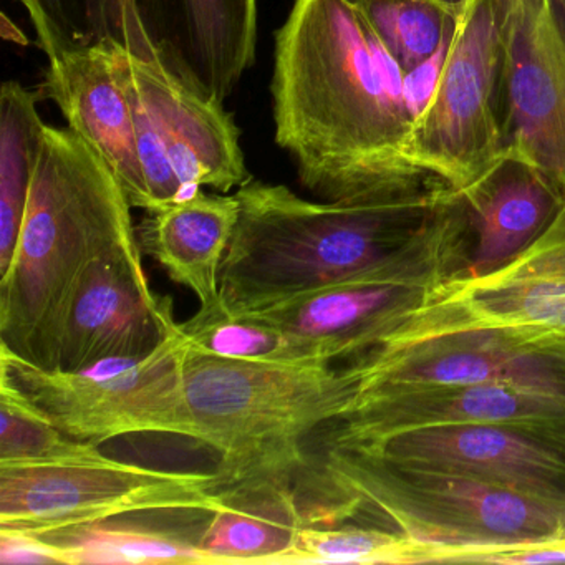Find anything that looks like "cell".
Returning <instances> with one entry per match:
<instances>
[{
    "mask_svg": "<svg viewBox=\"0 0 565 565\" xmlns=\"http://www.w3.org/2000/svg\"><path fill=\"white\" fill-rule=\"evenodd\" d=\"M539 327L565 335V201L547 230L486 276H455L383 343L459 326Z\"/></svg>",
    "mask_w": 565,
    "mask_h": 565,
    "instance_id": "cell-13",
    "label": "cell"
},
{
    "mask_svg": "<svg viewBox=\"0 0 565 565\" xmlns=\"http://www.w3.org/2000/svg\"><path fill=\"white\" fill-rule=\"evenodd\" d=\"M107 458L95 443L62 431L0 376V465H68Z\"/></svg>",
    "mask_w": 565,
    "mask_h": 565,
    "instance_id": "cell-26",
    "label": "cell"
},
{
    "mask_svg": "<svg viewBox=\"0 0 565 565\" xmlns=\"http://www.w3.org/2000/svg\"><path fill=\"white\" fill-rule=\"evenodd\" d=\"M188 342L178 330L147 355L107 359L84 370H47L2 349L0 376L42 415L81 441L143 433L194 438L184 403Z\"/></svg>",
    "mask_w": 565,
    "mask_h": 565,
    "instance_id": "cell-6",
    "label": "cell"
},
{
    "mask_svg": "<svg viewBox=\"0 0 565 565\" xmlns=\"http://www.w3.org/2000/svg\"><path fill=\"white\" fill-rule=\"evenodd\" d=\"M180 327L190 347L221 359L274 365L335 363L320 343L256 317L233 316L224 306L200 309L196 316L180 323Z\"/></svg>",
    "mask_w": 565,
    "mask_h": 565,
    "instance_id": "cell-22",
    "label": "cell"
},
{
    "mask_svg": "<svg viewBox=\"0 0 565 565\" xmlns=\"http://www.w3.org/2000/svg\"><path fill=\"white\" fill-rule=\"evenodd\" d=\"M64 545L71 565H213L193 542L178 532L110 521L45 532Z\"/></svg>",
    "mask_w": 565,
    "mask_h": 565,
    "instance_id": "cell-24",
    "label": "cell"
},
{
    "mask_svg": "<svg viewBox=\"0 0 565 565\" xmlns=\"http://www.w3.org/2000/svg\"><path fill=\"white\" fill-rule=\"evenodd\" d=\"M130 200L104 158L71 128L47 125L18 249L0 276L2 349L57 370L75 294L102 257L140 246Z\"/></svg>",
    "mask_w": 565,
    "mask_h": 565,
    "instance_id": "cell-3",
    "label": "cell"
},
{
    "mask_svg": "<svg viewBox=\"0 0 565 565\" xmlns=\"http://www.w3.org/2000/svg\"><path fill=\"white\" fill-rule=\"evenodd\" d=\"M429 548L379 525H303L277 565L428 564Z\"/></svg>",
    "mask_w": 565,
    "mask_h": 565,
    "instance_id": "cell-25",
    "label": "cell"
},
{
    "mask_svg": "<svg viewBox=\"0 0 565 565\" xmlns=\"http://www.w3.org/2000/svg\"><path fill=\"white\" fill-rule=\"evenodd\" d=\"M462 423L565 426V399L502 383L388 386L356 393L310 441L362 446L396 433Z\"/></svg>",
    "mask_w": 565,
    "mask_h": 565,
    "instance_id": "cell-14",
    "label": "cell"
},
{
    "mask_svg": "<svg viewBox=\"0 0 565 565\" xmlns=\"http://www.w3.org/2000/svg\"><path fill=\"white\" fill-rule=\"evenodd\" d=\"M0 562L2 565H71L64 545L21 529H0Z\"/></svg>",
    "mask_w": 565,
    "mask_h": 565,
    "instance_id": "cell-28",
    "label": "cell"
},
{
    "mask_svg": "<svg viewBox=\"0 0 565 565\" xmlns=\"http://www.w3.org/2000/svg\"><path fill=\"white\" fill-rule=\"evenodd\" d=\"M140 246L102 257L85 274L68 312L58 369L141 356L180 330L173 300L151 289Z\"/></svg>",
    "mask_w": 565,
    "mask_h": 565,
    "instance_id": "cell-15",
    "label": "cell"
},
{
    "mask_svg": "<svg viewBox=\"0 0 565 565\" xmlns=\"http://www.w3.org/2000/svg\"><path fill=\"white\" fill-rule=\"evenodd\" d=\"M270 92L276 143L320 201L449 186L408 160L406 74L356 0H294L276 32Z\"/></svg>",
    "mask_w": 565,
    "mask_h": 565,
    "instance_id": "cell-1",
    "label": "cell"
},
{
    "mask_svg": "<svg viewBox=\"0 0 565 565\" xmlns=\"http://www.w3.org/2000/svg\"><path fill=\"white\" fill-rule=\"evenodd\" d=\"M157 57L188 87L224 104L257 44V0H134Z\"/></svg>",
    "mask_w": 565,
    "mask_h": 565,
    "instance_id": "cell-16",
    "label": "cell"
},
{
    "mask_svg": "<svg viewBox=\"0 0 565 565\" xmlns=\"http://www.w3.org/2000/svg\"><path fill=\"white\" fill-rule=\"evenodd\" d=\"M41 92L9 81L0 94V276L8 273L31 193L47 125L39 114Z\"/></svg>",
    "mask_w": 565,
    "mask_h": 565,
    "instance_id": "cell-21",
    "label": "cell"
},
{
    "mask_svg": "<svg viewBox=\"0 0 565 565\" xmlns=\"http://www.w3.org/2000/svg\"><path fill=\"white\" fill-rule=\"evenodd\" d=\"M330 446V445H329ZM363 448L565 504V426L462 423L396 433Z\"/></svg>",
    "mask_w": 565,
    "mask_h": 565,
    "instance_id": "cell-12",
    "label": "cell"
},
{
    "mask_svg": "<svg viewBox=\"0 0 565 565\" xmlns=\"http://www.w3.org/2000/svg\"><path fill=\"white\" fill-rule=\"evenodd\" d=\"M198 537L213 565H277L303 527L289 482L231 486Z\"/></svg>",
    "mask_w": 565,
    "mask_h": 565,
    "instance_id": "cell-20",
    "label": "cell"
},
{
    "mask_svg": "<svg viewBox=\"0 0 565 565\" xmlns=\"http://www.w3.org/2000/svg\"><path fill=\"white\" fill-rule=\"evenodd\" d=\"M456 193L309 201L250 180L236 193L239 220L221 267V302L239 316L375 273L425 236Z\"/></svg>",
    "mask_w": 565,
    "mask_h": 565,
    "instance_id": "cell-2",
    "label": "cell"
},
{
    "mask_svg": "<svg viewBox=\"0 0 565 565\" xmlns=\"http://www.w3.org/2000/svg\"><path fill=\"white\" fill-rule=\"evenodd\" d=\"M343 363L355 372L356 393L502 383L565 399V335L539 327L479 323L426 330Z\"/></svg>",
    "mask_w": 565,
    "mask_h": 565,
    "instance_id": "cell-10",
    "label": "cell"
},
{
    "mask_svg": "<svg viewBox=\"0 0 565 565\" xmlns=\"http://www.w3.org/2000/svg\"><path fill=\"white\" fill-rule=\"evenodd\" d=\"M511 0H466L416 118L408 160L462 191L502 158L501 88Z\"/></svg>",
    "mask_w": 565,
    "mask_h": 565,
    "instance_id": "cell-8",
    "label": "cell"
},
{
    "mask_svg": "<svg viewBox=\"0 0 565 565\" xmlns=\"http://www.w3.org/2000/svg\"><path fill=\"white\" fill-rule=\"evenodd\" d=\"M501 145L565 196V0H511Z\"/></svg>",
    "mask_w": 565,
    "mask_h": 565,
    "instance_id": "cell-11",
    "label": "cell"
},
{
    "mask_svg": "<svg viewBox=\"0 0 565 565\" xmlns=\"http://www.w3.org/2000/svg\"><path fill=\"white\" fill-rule=\"evenodd\" d=\"M443 6L449 9V11L455 12V14H459L461 12L462 6L466 4V0H438Z\"/></svg>",
    "mask_w": 565,
    "mask_h": 565,
    "instance_id": "cell-30",
    "label": "cell"
},
{
    "mask_svg": "<svg viewBox=\"0 0 565 565\" xmlns=\"http://www.w3.org/2000/svg\"><path fill=\"white\" fill-rule=\"evenodd\" d=\"M468 233V259L459 276H486L531 246L554 221L565 196L537 168L502 157L459 191Z\"/></svg>",
    "mask_w": 565,
    "mask_h": 565,
    "instance_id": "cell-18",
    "label": "cell"
},
{
    "mask_svg": "<svg viewBox=\"0 0 565 565\" xmlns=\"http://www.w3.org/2000/svg\"><path fill=\"white\" fill-rule=\"evenodd\" d=\"M115 51L134 107L147 213L203 188L227 194L253 180L239 128L224 104L188 87L153 51L135 54L118 42Z\"/></svg>",
    "mask_w": 565,
    "mask_h": 565,
    "instance_id": "cell-7",
    "label": "cell"
},
{
    "mask_svg": "<svg viewBox=\"0 0 565 565\" xmlns=\"http://www.w3.org/2000/svg\"><path fill=\"white\" fill-rule=\"evenodd\" d=\"M47 58L72 49L117 41L135 54L150 42L134 0H19Z\"/></svg>",
    "mask_w": 565,
    "mask_h": 565,
    "instance_id": "cell-23",
    "label": "cell"
},
{
    "mask_svg": "<svg viewBox=\"0 0 565 565\" xmlns=\"http://www.w3.org/2000/svg\"><path fill=\"white\" fill-rule=\"evenodd\" d=\"M226 492L216 471L104 461L0 465V529L45 534L138 512H213Z\"/></svg>",
    "mask_w": 565,
    "mask_h": 565,
    "instance_id": "cell-9",
    "label": "cell"
},
{
    "mask_svg": "<svg viewBox=\"0 0 565 565\" xmlns=\"http://www.w3.org/2000/svg\"><path fill=\"white\" fill-rule=\"evenodd\" d=\"M461 564L539 565L565 564V537L548 539L534 544L491 548L461 558Z\"/></svg>",
    "mask_w": 565,
    "mask_h": 565,
    "instance_id": "cell-29",
    "label": "cell"
},
{
    "mask_svg": "<svg viewBox=\"0 0 565 565\" xmlns=\"http://www.w3.org/2000/svg\"><path fill=\"white\" fill-rule=\"evenodd\" d=\"M292 488L307 525L382 519L428 547V564L565 537V504L363 448L306 445Z\"/></svg>",
    "mask_w": 565,
    "mask_h": 565,
    "instance_id": "cell-4",
    "label": "cell"
},
{
    "mask_svg": "<svg viewBox=\"0 0 565 565\" xmlns=\"http://www.w3.org/2000/svg\"><path fill=\"white\" fill-rule=\"evenodd\" d=\"M115 42L72 49L49 58L39 92L57 105L68 128L104 158L131 206L147 211L134 107L121 81Z\"/></svg>",
    "mask_w": 565,
    "mask_h": 565,
    "instance_id": "cell-17",
    "label": "cell"
},
{
    "mask_svg": "<svg viewBox=\"0 0 565 565\" xmlns=\"http://www.w3.org/2000/svg\"><path fill=\"white\" fill-rule=\"evenodd\" d=\"M184 403L194 441L220 455L224 488L292 482L309 439L355 398L349 365H274L184 356Z\"/></svg>",
    "mask_w": 565,
    "mask_h": 565,
    "instance_id": "cell-5",
    "label": "cell"
},
{
    "mask_svg": "<svg viewBox=\"0 0 565 565\" xmlns=\"http://www.w3.org/2000/svg\"><path fill=\"white\" fill-rule=\"evenodd\" d=\"M239 220L236 194L201 190L190 200L148 211L137 226L141 250L163 267L171 280L200 300V309L221 302V267Z\"/></svg>",
    "mask_w": 565,
    "mask_h": 565,
    "instance_id": "cell-19",
    "label": "cell"
},
{
    "mask_svg": "<svg viewBox=\"0 0 565 565\" xmlns=\"http://www.w3.org/2000/svg\"><path fill=\"white\" fill-rule=\"evenodd\" d=\"M356 4L406 75L451 41L458 18L438 0H356Z\"/></svg>",
    "mask_w": 565,
    "mask_h": 565,
    "instance_id": "cell-27",
    "label": "cell"
}]
</instances>
